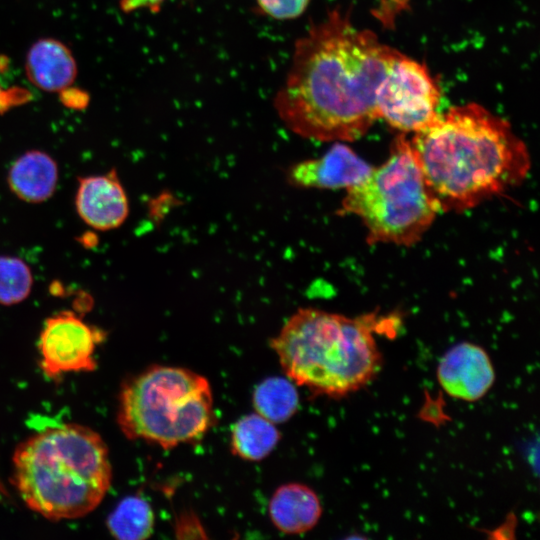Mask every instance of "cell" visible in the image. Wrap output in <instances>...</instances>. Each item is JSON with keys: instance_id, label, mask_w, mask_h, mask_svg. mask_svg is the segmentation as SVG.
Returning <instances> with one entry per match:
<instances>
[{"instance_id": "cell-1", "label": "cell", "mask_w": 540, "mask_h": 540, "mask_svg": "<svg viewBox=\"0 0 540 540\" xmlns=\"http://www.w3.org/2000/svg\"><path fill=\"white\" fill-rule=\"evenodd\" d=\"M400 54L334 9L294 45L274 106L285 126L317 141H352L379 118L378 86Z\"/></svg>"}, {"instance_id": "cell-2", "label": "cell", "mask_w": 540, "mask_h": 540, "mask_svg": "<svg viewBox=\"0 0 540 540\" xmlns=\"http://www.w3.org/2000/svg\"><path fill=\"white\" fill-rule=\"evenodd\" d=\"M441 211L461 212L519 185L531 160L510 124L476 104L451 107L410 140Z\"/></svg>"}, {"instance_id": "cell-3", "label": "cell", "mask_w": 540, "mask_h": 540, "mask_svg": "<svg viewBox=\"0 0 540 540\" xmlns=\"http://www.w3.org/2000/svg\"><path fill=\"white\" fill-rule=\"evenodd\" d=\"M12 482L32 511L52 521L76 519L104 499L112 480L109 452L93 429L47 428L15 449Z\"/></svg>"}, {"instance_id": "cell-4", "label": "cell", "mask_w": 540, "mask_h": 540, "mask_svg": "<svg viewBox=\"0 0 540 540\" xmlns=\"http://www.w3.org/2000/svg\"><path fill=\"white\" fill-rule=\"evenodd\" d=\"M384 321L375 313L350 318L300 308L270 345L293 383L315 395L341 398L366 386L380 371L382 355L374 331Z\"/></svg>"}, {"instance_id": "cell-5", "label": "cell", "mask_w": 540, "mask_h": 540, "mask_svg": "<svg viewBox=\"0 0 540 540\" xmlns=\"http://www.w3.org/2000/svg\"><path fill=\"white\" fill-rule=\"evenodd\" d=\"M214 422L211 386L187 368L153 365L121 387L117 423L130 440L170 449L198 441Z\"/></svg>"}, {"instance_id": "cell-6", "label": "cell", "mask_w": 540, "mask_h": 540, "mask_svg": "<svg viewBox=\"0 0 540 540\" xmlns=\"http://www.w3.org/2000/svg\"><path fill=\"white\" fill-rule=\"evenodd\" d=\"M440 206L415 158L410 140L398 136L389 158L346 190L341 214L359 217L367 240L410 246L431 226Z\"/></svg>"}, {"instance_id": "cell-7", "label": "cell", "mask_w": 540, "mask_h": 540, "mask_svg": "<svg viewBox=\"0 0 540 540\" xmlns=\"http://www.w3.org/2000/svg\"><path fill=\"white\" fill-rule=\"evenodd\" d=\"M440 96L439 87L427 67L400 53L378 86V116L399 131L416 133L439 117Z\"/></svg>"}, {"instance_id": "cell-8", "label": "cell", "mask_w": 540, "mask_h": 540, "mask_svg": "<svg viewBox=\"0 0 540 540\" xmlns=\"http://www.w3.org/2000/svg\"><path fill=\"white\" fill-rule=\"evenodd\" d=\"M103 340V331L72 311L47 318L38 341L42 372L49 379L58 380L67 373L95 370V352Z\"/></svg>"}, {"instance_id": "cell-9", "label": "cell", "mask_w": 540, "mask_h": 540, "mask_svg": "<svg viewBox=\"0 0 540 540\" xmlns=\"http://www.w3.org/2000/svg\"><path fill=\"white\" fill-rule=\"evenodd\" d=\"M437 379L451 397L474 402L493 386L495 370L485 349L474 343L461 342L440 359Z\"/></svg>"}, {"instance_id": "cell-10", "label": "cell", "mask_w": 540, "mask_h": 540, "mask_svg": "<svg viewBox=\"0 0 540 540\" xmlns=\"http://www.w3.org/2000/svg\"><path fill=\"white\" fill-rule=\"evenodd\" d=\"M372 169L350 147L336 142L323 156L292 165L287 180L300 188L347 190L364 180Z\"/></svg>"}, {"instance_id": "cell-11", "label": "cell", "mask_w": 540, "mask_h": 540, "mask_svg": "<svg viewBox=\"0 0 540 540\" xmlns=\"http://www.w3.org/2000/svg\"><path fill=\"white\" fill-rule=\"evenodd\" d=\"M76 210L90 227L107 231L118 228L129 213V202L115 170L79 180Z\"/></svg>"}, {"instance_id": "cell-12", "label": "cell", "mask_w": 540, "mask_h": 540, "mask_svg": "<svg viewBox=\"0 0 540 540\" xmlns=\"http://www.w3.org/2000/svg\"><path fill=\"white\" fill-rule=\"evenodd\" d=\"M25 70L28 79L47 92H62L77 75V65L70 49L52 38L39 39L30 47Z\"/></svg>"}, {"instance_id": "cell-13", "label": "cell", "mask_w": 540, "mask_h": 540, "mask_svg": "<svg viewBox=\"0 0 540 540\" xmlns=\"http://www.w3.org/2000/svg\"><path fill=\"white\" fill-rule=\"evenodd\" d=\"M268 511L272 523L279 531L302 534L318 523L322 506L313 489L301 483H289L276 489Z\"/></svg>"}, {"instance_id": "cell-14", "label": "cell", "mask_w": 540, "mask_h": 540, "mask_svg": "<svg viewBox=\"0 0 540 540\" xmlns=\"http://www.w3.org/2000/svg\"><path fill=\"white\" fill-rule=\"evenodd\" d=\"M58 181V167L48 154L31 150L11 166L8 183L12 192L29 203H40L52 196Z\"/></svg>"}, {"instance_id": "cell-15", "label": "cell", "mask_w": 540, "mask_h": 540, "mask_svg": "<svg viewBox=\"0 0 540 540\" xmlns=\"http://www.w3.org/2000/svg\"><path fill=\"white\" fill-rule=\"evenodd\" d=\"M280 432L275 424L258 413L240 418L231 431L230 445L233 454L248 461L267 457L277 446Z\"/></svg>"}, {"instance_id": "cell-16", "label": "cell", "mask_w": 540, "mask_h": 540, "mask_svg": "<svg viewBox=\"0 0 540 540\" xmlns=\"http://www.w3.org/2000/svg\"><path fill=\"white\" fill-rule=\"evenodd\" d=\"M252 402L256 412L274 424L289 420L298 410L299 395L293 381L269 377L254 389Z\"/></svg>"}, {"instance_id": "cell-17", "label": "cell", "mask_w": 540, "mask_h": 540, "mask_svg": "<svg viewBox=\"0 0 540 540\" xmlns=\"http://www.w3.org/2000/svg\"><path fill=\"white\" fill-rule=\"evenodd\" d=\"M155 516L140 495L122 499L107 518L109 532L119 540H143L153 533Z\"/></svg>"}, {"instance_id": "cell-18", "label": "cell", "mask_w": 540, "mask_h": 540, "mask_svg": "<svg viewBox=\"0 0 540 540\" xmlns=\"http://www.w3.org/2000/svg\"><path fill=\"white\" fill-rule=\"evenodd\" d=\"M32 284L31 270L23 260L0 257V304L14 305L25 300Z\"/></svg>"}, {"instance_id": "cell-19", "label": "cell", "mask_w": 540, "mask_h": 540, "mask_svg": "<svg viewBox=\"0 0 540 540\" xmlns=\"http://www.w3.org/2000/svg\"><path fill=\"white\" fill-rule=\"evenodd\" d=\"M260 11L276 20H292L301 16L310 0H256Z\"/></svg>"}, {"instance_id": "cell-20", "label": "cell", "mask_w": 540, "mask_h": 540, "mask_svg": "<svg viewBox=\"0 0 540 540\" xmlns=\"http://www.w3.org/2000/svg\"><path fill=\"white\" fill-rule=\"evenodd\" d=\"M30 99V93L22 88L13 87L4 89L0 85V113H4L12 107L21 105Z\"/></svg>"}, {"instance_id": "cell-21", "label": "cell", "mask_w": 540, "mask_h": 540, "mask_svg": "<svg viewBox=\"0 0 540 540\" xmlns=\"http://www.w3.org/2000/svg\"><path fill=\"white\" fill-rule=\"evenodd\" d=\"M176 532L178 537H197L198 535L195 532H199L204 536V530L200 522L190 513H184L178 518L176 522Z\"/></svg>"}, {"instance_id": "cell-22", "label": "cell", "mask_w": 540, "mask_h": 540, "mask_svg": "<svg viewBox=\"0 0 540 540\" xmlns=\"http://www.w3.org/2000/svg\"><path fill=\"white\" fill-rule=\"evenodd\" d=\"M165 0H121L120 7L123 12L129 13L137 9H148L153 13L160 11Z\"/></svg>"}, {"instance_id": "cell-23", "label": "cell", "mask_w": 540, "mask_h": 540, "mask_svg": "<svg viewBox=\"0 0 540 540\" xmlns=\"http://www.w3.org/2000/svg\"><path fill=\"white\" fill-rule=\"evenodd\" d=\"M62 96V101L66 106L72 108H82L88 102V98H85L84 93L80 91H71Z\"/></svg>"}]
</instances>
